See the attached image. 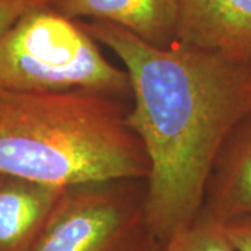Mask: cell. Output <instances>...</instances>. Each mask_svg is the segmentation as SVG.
<instances>
[{
	"label": "cell",
	"mask_w": 251,
	"mask_h": 251,
	"mask_svg": "<svg viewBox=\"0 0 251 251\" xmlns=\"http://www.w3.org/2000/svg\"><path fill=\"white\" fill-rule=\"evenodd\" d=\"M81 23L128 74L127 123L150 162L145 216L163 244L201 212L216 158L251 112V63L181 44L156 48L110 23Z\"/></svg>",
	"instance_id": "1"
},
{
	"label": "cell",
	"mask_w": 251,
	"mask_h": 251,
	"mask_svg": "<svg viewBox=\"0 0 251 251\" xmlns=\"http://www.w3.org/2000/svg\"><path fill=\"white\" fill-rule=\"evenodd\" d=\"M123 98L0 91V176L54 187L145 180L150 162Z\"/></svg>",
	"instance_id": "2"
},
{
	"label": "cell",
	"mask_w": 251,
	"mask_h": 251,
	"mask_svg": "<svg viewBox=\"0 0 251 251\" xmlns=\"http://www.w3.org/2000/svg\"><path fill=\"white\" fill-rule=\"evenodd\" d=\"M97 91L131 97L130 78L80 20L54 6L29 11L0 41V91Z\"/></svg>",
	"instance_id": "3"
},
{
	"label": "cell",
	"mask_w": 251,
	"mask_h": 251,
	"mask_svg": "<svg viewBox=\"0 0 251 251\" xmlns=\"http://www.w3.org/2000/svg\"><path fill=\"white\" fill-rule=\"evenodd\" d=\"M144 200L145 180L66 188L28 251H162Z\"/></svg>",
	"instance_id": "4"
},
{
	"label": "cell",
	"mask_w": 251,
	"mask_h": 251,
	"mask_svg": "<svg viewBox=\"0 0 251 251\" xmlns=\"http://www.w3.org/2000/svg\"><path fill=\"white\" fill-rule=\"evenodd\" d=\"M176 44L251 63V0H179Z\"/></svg>",
	"instance_id": "5"
},
{
	"label": "cell",
	"mask_w": 251,
	"mask_h": 251,
	"mask_svg": "<svg viewBox=\"0 0 251 251\" xmlns=\"http://www.w3.org/2000/svg\"><path fill=\"white\" fill-rule=\"evenodd\" d=\"M54 7L74 20L115 24L156 48L176 44L179 0H59Z\"/></svg>",
	"instance_id": "6"
},
{
	"label": "cell",
	"mask_w": 251,
	"mask_h": 251,
	"mask_svg": "<svg viewBox=\"0 0 251 251\" xmlns=\"http://www.w3.org/2000/svg\"><path fill=\"white\" fill-rule=\"evenodd\" d=\"M201 211L222 224L251 214V112L218 155Z\"/></svg>",
	"instance_id": "7"
},
{
	"label": "cell",
	"mask_w": 251,
	"mask_h": 251,
	"mask_svg": "<svg viewBox=\"0 0 251 251\" xmlns=\"http://www.w3.org/2000/svg\"><path fill=\"white\" fill-rule=\"evenodd\" d=\"M66 188L0 176V251H28Z\"/></svg>",
	"instance_id": "8"
},
{
	"label": "cell",
	"mask_w": 251,
	"mask_h": 251,
	"mask_svg": "<svg viewBox=\"0 0 251 251\" xmlns=\"http://www.w3.org/2000/svg\"><path fill=\"white\" fill-rule=\"evenodd\" d=\"M162 251H239L218 219L201 211L191 222L180 227L166 242Z\"/></svg>",
	"instance_id": "9"
},
{
	"label": "cell",
	"mask_w": 251,
	"mask_h": 251,
	"mask_svg": "<svg viewBox=\"0 0 251 251\" xmlns=\"http://www.w3.org/2000/svg\"><path fill=\"white\" fill-rule=\"evenodd\" d=\"M59 0H0V41L29 11L54 6Z\"/></svg>",
	"instance_id": "10"
},
{
	"label": "cell",
	"mask_w": 251,
	"mask_h": 251,
	"mask_svg": "<svg viewBox=\"0 0 251 251\" xmlns=\"http://www.w3.org/2000/svg\"><path fill=\"white\" fill-rule=\"evenodd\" d=\"M226 234L239 251H251V214L224 224Z\"/></svg>",
	"instance_id": "11"
}]
</instances>
